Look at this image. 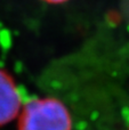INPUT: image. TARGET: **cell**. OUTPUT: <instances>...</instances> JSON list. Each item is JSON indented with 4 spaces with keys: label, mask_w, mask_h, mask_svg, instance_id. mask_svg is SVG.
Masks as SVG:
<instances>
[{
    "label": "cell",
    "mask_w": 129,
    "mask_h": 130,
    "mask_svg": "<svg viewBox=\"0 0 129 130\" xmlns=\"http://www.w3.org/2000/svg\"><path fill=\"white\" fill-rule=\"evenodd\" d=\"M17 130H72L68 106L56 97H37L24 102L17 117Z\"/></svg>",
    "instance_id": "1"
},
{
    "label": "cell",
    "mask_w": 129,
    "mask_h": 130,
    "mask_svg": "<svg viewBox=\"0 0 129 130\" xmlns=\"http://www.w3.org/2000/svg\"><path fill=\"white\" fill-rule=\"evenodd\" d=\"M46 1H48V2H63V1H65V0H46Z\"/></svg>",
    "instance_id": "3"
},
{
    "label": "cell",
    "mask_w": 129,
    "mask_h": 130,
    "mask_svg": "<svg viewBox=\"0 0 129 130\" xmlns=\"http://www.w3.org/2000/svg\"><path fill=\"white\" fill-rule=\"evenodd\" d=\"M23 103L14 78L7 71L0 69V128L17 119Z\"/></svg>",
    "instance_id": "2"
},
{
    "label": "cell",
    "mask_w": 129,
    "mask_h": 130,
    "mask_svg": "<svg viewBox=\"0 0 129 130\" xmlns=\"http://www.w3.org/2000/svg\"><path fill=\"white\" fill-rule=\"evenodd\" d=\"M128 130H129V128H128Z\"/></svg>",
    "instance_id": "4"
}]
</instances>
